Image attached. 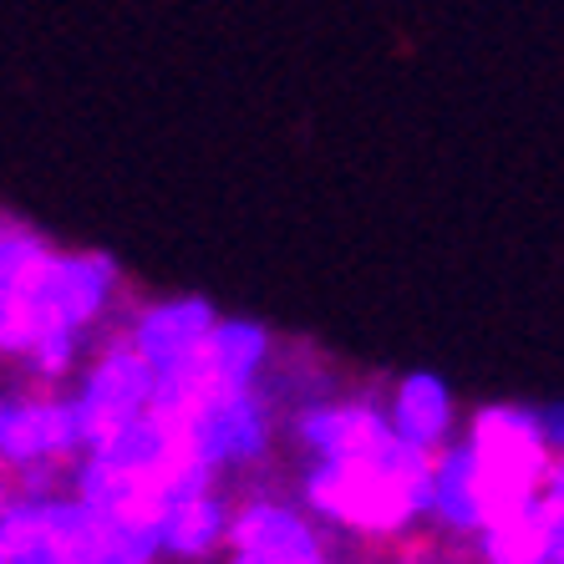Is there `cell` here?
Returning <instances> with one entry per match:
<instances>
[{"mask_svg":"<svg viewBox=\"0 0 564 564\" xmlns=\"http://www.w3.org/2000/svg\"><path fill=\"white\" fill-rule=\"evenodd\" d=\"M427 484L433 458L392 437L371 458L315 463L305 478V503L361 539H397L427 513Z\"/></svg>","mask_w":564,"mask_h":564,"instance_id":"6da1fadb","label":"cell"},{"mask_svg":"<svg viewBox=\"0 0 564 564\" xmlns=\"http://www.w3.org/2000/svg\"><path fill=\"white\" fill-rule=\"evenodd\" d=\"M458 447L468 458L473 499H478V534H488V529L513 519V513H524L550 488L554 453L544 443V427H539L534 408L494 402V408L473 412Z\"/></svg>","mask_w":564,"mask_h":564,"instance_id":"7a4b0ae2","label":"cell"},{"mask_svg":"<svg viewBox=\"0 0 564 564\" xmlns=\"http://www.w3.org/2000/svg\"><path fill=\"white\" fill-rule=\"evenodd\" d=\"M148 408H153V377L143 371V361L132 356L128 336H122V341H112L93 367H87L77 397H72L82 453H97L102 443H112V437H118L128 422L143 417Z\"/></svg>","mask_w":564,"mask_h":564,"instance_id":"3957f363","label":"cell"},{"mask_svg":"<svg viewBox=\"0 0 564 564\" xmlns=\"http://www.w3.org/2000/svg\"><path fill=\"white\" fill-rule=\"evenodd\" d=\"M72 453H82V433L66 397L11 402V427H6V443H0V463L21 473L15 499H46L52 468H62Z\"/></svg>","mask_w":564,"mask_h":564,"instance_id":"277c9868","label":"cell"},{"mask_svg":"<svg viewBox=\"0 0 564 564\" xmlns=\"http://www.w3.org/2000/svg\"><path fill=\"white\" fill-rule=\"evenodd\" d=\"M229 560L245 564H326V544L301 509L254 499L229 513Z\"/></svg>","mask_w":564,"mask_h":564,"instance_id":"5b68a950","label":"cell"},{"mask_svg":"<svg viewBox=\"0 0 564 564\" xmlns=\"http://www.w3.org/2000/svg\"><path fill=\"white\" fill-rule=\"evenodd\" d=\"M214 305L198 301V295H178V301H158L138 315V326H132L128 346L132 356L143 361V371L158 381H169L173 371H184L188 361L198 356V346L209 341L214 330Z\"/></svg>","mask_w":564,"mask_h":564,"instance_id":"8992f818","label":"cell"},{"mask_svg":"<svg viewBox=\"0 0 564 564\" xmlns=\"http://www.w3.org/2000/svg\"><path fill=\"white\" fill-rule=\"evenodd\" d=\"M188 422V437H194V453L204 458V468H239L264 453L270 443V417H264L260 397L239 392V397H219L209 408H198Z\"/></svg>","mask_w":564,"mask_h":564,"instance_id":"52a82bcc","label":"cell"},{"mask_svg":"<svg viewBox=\"0 0 564 564\" xmlns=\"http://www.w3.org/2000/svg\"><path fill=\"white\" fill-rule=\"evenodd\" d=\"M301 443L315 453V463H351L381 453L392 443V427L371 402H326L301 412Z\"/></svg>","mask_w":564,"mask_h":564,"instance_id":"ba28073f","label":"cell"},{"mask_svg":"<svg viewBox=\"0 0 564 564\" xmlns=\"http://www.w3.org/2000/svg\"><path fill=\"white\" fill-rule=\"evenodd\" d=\"M381 417H387L397 443H408V447H417V453H427V458H437V453L453 443V417H458V408H453V392H447L443 377L412 371V377L397 381L392 408L381 412Z\"/></svg>","mask_w":564,"mask_h":564,"instance_id":"9c48e42d","label":"cell"},{"mask_svg":"<svg viewBox=\"0 0 564 564\" xmlns=\"http://www.w3.org/2000/svg\"><path fill=\"white\" fill-rule=\"evenodd\" d=\"M560 539H564V503L544 488L524 513H513L488 534H478V550H484V564H550Z\"/></svg>","mask_w":564,"mask_h":564,"instance_id":"30bf717a","label":"cell"},{"mask_svg":"<svg viewBox=\"0 0 564 564\" xmlns=\"http://www.w3.org/2000/svg\"><path fill=\"white\" fill-rule=\"evenodd\" d=\"M229 539V503L214 494V488H198L173 499L163 524H158V554H173V560H209Z\"/></svg>","mask_w":564,"mask_h":564,"instance_id":"8fae6325","label":"cell"},{"mask_svg":"<svg viewBox=\"0 0 564 564\" xmlns=\"http://www.w3.org/2000/svg\"><path fill=\"white\" fill-rule=\"evenodd\" d=\"M52 245L21 224H0V305H11L15 295H26L41 280V270L52 264Z\"/></svg>","mask_w":564,"mask_h":564,"instance_id":"7c38bea8","label":"cell"},{"mask_svg":"<svg viewBox=\"0 0 564 564\" xmlns=\"http://www.w3.org/2000/svg\"><path fill=\"white\" fill-rule=\"evenodd\" d=\"M539 427H544V443H550L554 458H564V408H544L539 412Z\"/></svg>","mask_w":564,"mask_h":564,"instance_id":"4fadbf2b","label":"cell"},{"mask_svg":"<svg viewBox=\"0 0 564 564\" xmlns=\"http://www.w3.org/2000/svg\"><path fill=\"white\" fill-rule=\"evenodd\" d=\"M550 494L564 503V458H554V468H550Z\"/></svg>","mask_w":564,"mask_h":564,"instance_id":"5bb4252c","label":"cell"},{"mask_svg":"<svg viewBox=\"0 0 564 564\" xmlns=\"http://www.w3.org/2000/svg\"><path fill=\"white\" fill-rule=\"evenodd\" d=\"M6 427H11V402L0 397V443H6Z\"/></svg>","mask_w":564,"mask_h":564,"instance_id":"9a60e30c","label":"cell"},{"mask_svg":"<svg viewBox=\"0 0 564 564\" xmlns=\"http://www.w3.org/2000/svg\"><path fill=\"white\" fill-rule=\"evenodd\" d=\"M15 494H11V484H6V473H0V513H6V503H11Z\"/></svg>","mask_w":564,"mask_h":564,"instance_id":"2e32d148","label":"cell"}]
</instances>
